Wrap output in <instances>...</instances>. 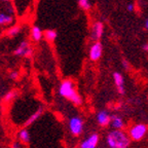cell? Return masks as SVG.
<instances>
[{"label":"cell","instance_id":"obj_1","mask_svg":"<svg viewBox=\"0 0 148 148\" xmlns=\"http://www.w3.org/2000/svg\"><path fill=\"white\" fill-rule=\"evenodd\" d=\"M58 92L61 97L67 99L68 101L71 102L74 106L79 107L82 105V98L77 92L76 88H75V84H74V82L71 79H64L63 81H61Z\"/></svg>","mask_w":148,"mask_h":148},{"label":"cell","instance_id":"obj_2","mask_svg":"<svg viewBox=\"0 0 148 148\" xmlns=\"http://www.w3.org/2000/svg\"><path fill=\"white\" fill-rule=\"evenodd\" d=\"M105 142L108 148H129L132 143L127 132L116 130H111L107 133Z\"/></svg>","mask_w":148,"mask_h":148},{"label":"cell","instance_id":"obj_3","mask_svg":"<svg viewBox=\"0 0 148 148\" xmlns=\"http://www.w3.org/2000/svg\"><path fill=\"white\" fill-rule=\"evenodd\" d=\"M131 141L139 142L142 141L148 134V125L143 123H137L130 125L127 132Z\"/></svg>","mask_w":148,"mask_h":148},{"label":"cell","instance_id":"obj_4","mask_svg":"<svg viewBox=\"0 0 148 148\" xmlns=\"http://www.w3.org/2000/svg\"><path fill=\"white\" fill-rule=\"evenodd\" d=\"M68 130L73 137H79L84 131V120L81 116L73 115L68 119Z\"/></svg>","mask_w":148,"mask_h":148},{"label":"cell","instance_id":"obj_5","mask_svg":"<svg viewBox=\"0 0 148 148\" xmlns=\"http://www.w3.org/2000/svg\"><path fill=\"white\" fill-rule=\"evenodd\" d=\"M100 143V135L97 132H92L79 143V148H98Z\"/></svg>","mask_w":148,"mask_h":148},{"label":"cell","instance_id":"obj_6","mask_svg":"<svg viewBox=\"0 0 148 148\" xmlns=\"http://www.w3.org/2000/svg\"><path fill=\"white\" fill-rule=\"evenodd\" d=\"M103 53V45L100 41H94L88 49V58L92 62H97L101 59Z\"/></svg>","mask_w":148,"mask_h":148},{"label":"cell","instance_id":"obj_7","mask_svg":"<svg viewBox=\"0 0 148 148\" xmlns=\"http://www.w3.org/2000/svg\"><path fill=\"white\" fill-rule=\"evenodd\" d=\"M14 53L16 57H25V58H30L33 53V49L31 47V44L28 41H22L14 49Z\"/></svg>","mask_w":148,"mask_h":148},{"label":"cell","instance_id":"obj_8","mask_svg":"<svg viewBox=\"0 0 148 148\" xmlns=\"http://www.w3.org/2000/svg\"><path fill=\"white\" fill-rule=\"evenodd\" d=\"M111 116L112 115H111V113L108 110H105V109L99 110L96 113V123L101 127H106L108 125H110Z\"/></svg>","mask_w":148,"mask_h":148},{"label":"cell","instance_id":"obj_9","mask_svg":"<svg viewBox=\"0 0 148 148\" xmlns=\"http://www.w3.org/2000/svg\"><path fill=\"white\" fill-rule=\"evenodd\" d=\"M104 33V24L102 22H95L92 26L90 37L94 41H99Z\"/></svg>","mask_w":148,"mask_h":148},{"label":"cell","instance_id":"obj_10","mask_svg":"<svg viewBox=\"0 0 148 148\" xmlns=\"http://www.w3.org/2000/svg\"><path fill=\"white\" fill-rule=\"evenodd\" d=\"M112 77H113V81L116 86V90H117V92L119 95H123L125 92V78H123V74L119 73V72H114Z\"/></svg>","mask_w":148,"mask_h":148},{"label":"cell","instance_id":"obj_11","mask_svg":"<svg viewBox=\"0 0 148 148\" xmlns=\"http://www.w3.org/2000/svg\"><path fill=\"white\" fill-rule=\"evenodd\" d=\"M110 127L112 130H116V131H123L125 127V120L123 119L120 115L117 114H113L111 116V123Z\"/></svg>","mask_w":148,"mask_h":148},{"label":"cell","instance_id":"obj_12","mask_svg":"<svg viewBox=\"0 0 148 148\" xmlns=\"http://www.w3.org/2000/svg\"><path fill=\"white\" fill-rule=\"evenodd\" d=\"M18 141L22 145H28L31 141V135L27 127H23L18 132Z\"/></svg>","mask_w":148,"mask_h":148},{"label":"cell","instance_id":"obj_13","mask_svg":"<svg viewBox=\"0 0 148 148\" xmlns=\"http://www.w3.org/2000/svg\"><path fill=\"white\" fill-rule=\"evenodd\" d=\"M14 23V16L10 12H0V26L8 27Z\"/></svg>","mask_w":148,"mask_h":148},{"label":"cell","instance_id":"obj_14","mask_svg":"<svg viewBox=\"0 0 148 148\" xmlns=\"http://www.w3.org/2000/svg\"><path fill=\"white\" fill-rule=\"evenodd\" d=\"M42 113H43V107H40V108H38L36 111H34V112H33V114H31L30 117H29L27 120H26L25 127H29V125H31L32 123H34L35 121H36V120L39 119L40 116L42 115Z\"/></svg>","mask_w":148,"mask_h":148},{"label":"cell","instance_id":"obj_15","mask_svg":"<svg viewBox=\"0 0 148 148\" xmlns=\"http://www.w3.org/2000/svg\"><path fill=\"white\" fill-rule=\"evenodd\" d=\"M30 36H31V39H32L33 41L38 42L42 39V37H43V32H42V30L38 27V26H33L30 30Z\"/></svg>","mask_w":148,"mask_h":148},{"label":"cell","instance_id":"obj_16","mask_svg":"<svg viewBox=\"0 0 148 148\" xmlns=\"http://www.w3.org/2000/svg\"><path fill=\"white\" fill-rule=\"evenodd\" d=\"M21 32V26L20 25H12L7 29L6 35L8 37H14Z\"/></svg>","mask_w":148,"mask_h":148},{"label":"cell","instance_id":"obj_17","mask_svg":"<svg viewBox=\"0 0 148 148\" xmlns=\"http://www.w3.org/2000/svg\"><path fill=\"white\" fill-rule=\"evenodd\" d=\"M57 36H58V33L53 29H49V30H45L43 32V37L47 41H53L57 38Z\"/></svg>","mask_w":148,"mask_h":148},{"label":"cell","instance_id":"obj_18","mask_svg":"<svg viewBox=\"0 0 148 148\" xmlns=\"http://www.w3.org/2000/svg\"><path fill=\"white\" fill-rule=\"evenodd\" d=\"M16 98V90H9L8 92L5 94L4 97H3V101H4L5 103H9V102L14 101Z\"/></svg>","mask_w":148,"mask_h":148},{"label":"cell","instance_id":"obj_19","mask_svg":"<svg viewBox=\"0 0 148 148\" xmlns=\"http://www.w3.org/2000/svg\"><path fill=\"white\" fill-rule=\"evenodd\" d=\"M79 6L83 9V10H88L90 8V0H78Z\"/></svg>","mask_w":148,"mask_h":148},{"label":"cell","instance_id":"obj_20","mask_svg":"<svg viewBox=\"0 0 148 148\" xmlns=\"http://www.w3.org/2000/svg\"><path fill=\"white\" fill-rule=\"evenodd\" d=\"M9 78L12 79V80H16V79L18 78V75H20V74H18V72L16 71V70H12V71H10L9 72Z\"/></svg>","mask_w":148,"mask_h":148},{"label":"cell","instance_id":"obj_21","mask_svg":"<svg viewBox=\"0 0 148 148\" xmlns=\"http://www.w3.org/2000/svg\"><path fill=\"white\" fill-rule=\"evenodd\" d=\"M12 148H24V145H22V144L16 140V141H14L12 143Z\"/></svg>","mask_w":148,"mask_h":148},{"label":"cell","instance_id":"obj_22","mask_svg":"<svg viewBox=\"0 0 148 148\" xmlns=\"http://www.w3.org/2000/svg\"><path fill=\"white\" fill-rule=\"evenodd\" d=\"M134 9H135L134 3H129V4L127 5V12H134Z\"/></svg>","mask_w":148,"mask_h":148},{"label":"cell","instance_id":"obj_23","mask_svg":"<svg viewBox=\"0 0 148 148\" xmlns=\"http://www.w3.org/2000/svg\"><path fill=\"white\" fill-rule=\"evenodd\" d=\"M123 67H125V69H129L130 68V66H129V63L127 62L125 60H123Z\"/></svg>","mask_w":148,"mask_h":148},{"label":"cell","instance_id":"obj_24","mask_svg":"<svg viewBox=\"0 0 148 148\" xmlns=\"http://www.w3.org/2000/svg\"><path fill=\"white\" fill-rule=\"evenodd\" d=\"M143 51H148V42L143 45Z\"/></svg>","mask_w":148,"mask_h":148},{"label":"cell","instance_id":"obj_25","mask_svg":"<svg viewBox=\"0 0 148 148\" xmlns=\"http://www.w3.org/2000/svg\"><path fill=\"white\" fill-rule=\"evenodd\" d=\"M145 28H146V30L148 31V18L146 20V22H145Z\"/></svg>","mask_w":148,"mask_h":148},{"label":"cell","instance_id":"obj_26","mask_svg":"<svg viewBox=\"0 0 148 148\" xmlns=\"http://www.w3.org/2000/svg\"><path fill=\"white\" fill-rule=\"evenodd\" d=\"M0 1H4V2H8V1H10V0H0Z\"/></svg>","mask_w":148,"mask_h":148}]
</instances>
